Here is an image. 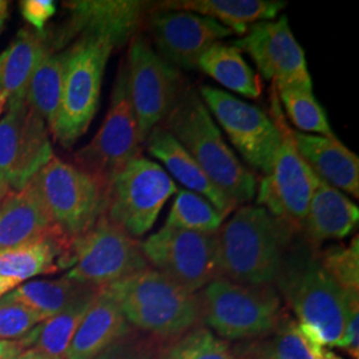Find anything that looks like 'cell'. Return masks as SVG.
Segmentation results:
<instances>
[{
  "mask_svg": "<svg viewBox=\"0 0 359 359\" xmlns=\"http://www.w3.org/2000/svg\"><path fill=\"white\" fill-rule=\"evenodd\" d=\"M274 283L301 329L318 345L337 347L346 327L348 299L354 297H347L325 270L320 248L294 236Z\"/></svg>",
  "mask_w": 359,
  "mask_h": 359,
  "instance_id": "1",
  "label": "cell"
},
{
  "mask_svg": "<svg viewBox=\"0 0 359 359\" xmlns=\"http://www.w3.org/2000/svg\"><path fill=\"white\" fill-rule=\"evenodd\" d=\"M294 236L265 208H240L215 233L218 277L244 285H274Z\"/></svg>",
  "mask_w": 359,
  "mask_h": 359,
  "instance_id": "2",
  "label": "cell"
},
{
  "mask_svg": "<svg viewBox=\"0 0 359 359\" xmlns=\"http://www.w3.org/2000/svg\"><path fill=\"white\" fill-rule=\"evenodd\" d=\"M163 127L236 205L249 203L256 196L255 175L224 140L197 90L182 88Z\"/></svg>",
  "mask_w": 359,
  "mask_h": 359,
  "instance_id": "3",
  "label": "cell"
},
{
  "mask_svg": "<svg viewBox=\"0 0 359 359\" xmlns=\"http://www.w3.org/2000/svg\"><path fill=\"white\" fill-rule=\"evenodd\" d=\"M121 309L129 325L158 339H169L203 326L197 293L147 268L105 286Z\"/></svg>",
  "mask_w": 359,
  "mask_h": 359,
  "instance_id": "4",
  "label": "cell"
},
{
  "mask_svg": "<svg viewBox=\"0 0 359 359\" xmlns=\"http://www.w3.org/2000/svg\"><path fill=\"white\" fill-rule=\"evenodd\" d=\"M197 294L203 323L226 339L264 338L286 314L274 285H244L217 277Z\"/></svg>",
  "mask_w": 359,
  "mask_h": 359,
  "instance_id": "5",
  "label": "cell"
},
{
  "mask_svg": "<svg viewBox=\"0 0 359 359\" xmlns=\"http://www.w3.org/2000/svg\"><path fill=\"white\" fill-rule=\"evenodd\" d=\"M114 48L108 40L83 35L67 50L60 105L51 130L65 148L87 132L97 112L105 65Z\"/></svg>",
  "mask_w": 359,
  "mask_h": 359,
  "instance_id": "6",
  "label": "cell"
},
{
  "mask_svg": "<svg viewBox=\"0 0 359 359\" xmlns=\"http://www.w3.org/2000/svg\"><path fill=\"white\" fill-rule=\"evenodd\" d=\"M270 117L281 133V142L269 172L261 180L257 204L299 234L320 177L298 154L274 87Z\"/></svg>",
  "mask_w": 359,
  "mask_h": 359,
  "instance_id": "7",
  "label": "cell"
},
{
  "mask_svg": "<svg viewBox=\"0 0 359 359\" xmlns=\"http://www.w3.org/2000/svg\"><path fill=\"white\" fill-rule=\"evenodd\" d=\"M56 228L75 240L96 224L107 208V192L81 169L57 157L28 182Z\"/></svg>",
  "mask_w": 359,
  "mask_h": 359,
  "instance_id": "8",
  "label": "cell"
},
{
  "mask_svg": "<svg viewBox=\"0 0 359 359\" xmlns=\"http://www.w3.org/2000/svg\"><path fill=\"white\" fill-rule=\"evenodd\" d=\"M65 268L67 278L93 287L127 278L149 268L142 244L104 213L83 236L72 240Z\"/></svg>",
  "mask_w": 359,
  "mask_h": 359,
  "instance_id": "9",
  "label": "cell"
},
{
  "mask_svg": "<svg viewBox=\"0 0 359 359\" xmlns=\"http://www.w3.org/2000/svg\"><path fill=\"white\" fill-rule=\"evenodd\" d=\"M142 137L132 108L127 65H123L103 124L92 142L76 152L77 168L90 175L107 192L116 176L140 157Z\"/></svg>",
  "mask_w": 359,
  "mask_h": 359,
  "instance_id": "10",
  "label": "cell"
},
{
  "mask_svg": "<svg viewBox=\"0 0 359 359\" xmlns=\"http://www.w3.org/2000/svg\"><path fill=\"white\" fill-rule=\"evenodd\" d=\"M176 192V182L167 170L140 156L111 182L105 215L133 238L142 237L152 229L163 206Z\"/></svg>",
  "mask_w": 359,
  "mask_h": 359,
  "instance_id": "11",
  "label": "cell"
},
{
  "mask_svg": "<svg viewBox=\"0 0 359 359\" xmlns=\"http://www.w3.org/2000/svg\"><path fill=\"white\" fill-rule=\"evenodd\" d=\"M129 97L142 144L172 111L182 90L176 67L168 63L144 36L132 40L127 63Z\"/></svg>",
  "mask_w": 359,
  "mask_h": 359,
  "instance_id": "12",
  "label": "cell"
},
{
  "mask_svg": "<svg viewBox=\"0 0 359 359\" xmlns=\"http://www.w3.org/2000/svg\"><path fill=\"white\" fill-rule=\"evenodd\" d=\"M198 93L245 161L266 175L281 142V133L273 118L261 108L225 90L201 86Z\"/></svg>",
  "mask_w": 359,
  "mask_h": 359,
  "instance_id": "13",
  "label": "cell"
},
{
  "mask_svg": "<svg viewBox=\"0 0 359 359\" xmlns=\"http://www.w3.org/2000/svg\"><path fill=\"white\" fill-rule=\"evenodd\" d=\"M142 250L154 269L192 293L218 277L215 233L163 226L142 243Z\"/></svg>",
  "mask_w": 359,
  "mask_h": 359,
  "instance_id": "14",
  "label": "cell"
},
{
  "mask_svg": "<svg viewBox=\"0 0 359 359\" xmlns=\"http://www.w3.org/2000/svg\"><path fill=\"white\" fill-rule=\"evenodd\" d=\"M53 157L47 124L26 99L8 103L0 120V180L22 191Z\"/></svg>",
  "mask_w": 359,
  "mask_h": 359,
  "instance_id": "15",
  "label": "cell"
},
{
  "mask_svg": "<svg viewBox=\"0 0 359 359\" xmlns=\"http://www.w3.org/2000/svg\"><path fill=\"white\" fill-rule=\"evenodd\" d=\"M233 46L252 57L259 74L271 81L276 90H313L305 52L295 40L286 16L257 23Z\"/></svg>",
  "mask_w": 359,
  "mask_h": 359,
  "instance_id": "16",
  "label": "cell"
},
{
  "mask_svg": "<svg viewBox=\"0 0 359 359\" xmlns=\"http://www.w3.org/2000/svg\"><path fill=\"white\" fill-rule=\"evenodd\" d=\"M147 27L157 53L179 68L194 69L201 55L233 32L216 20L189 11L163 10L152 6Z\"/></svg>",
  "mask_w": 359,
  "mask_h": 359,
  "instance_id": "17",
  "label": "cell"
},
{
  "mask_svg": "<svg viewBox=\"0 0 359 359\" xmlns=\"http://www.w3.org/2000/svg\"><path fill=\"white\" fill-rule=\"evenodd\" d=\"M69 19L55 38V50L74 36L90 35L108 40L114 47L128 41L142 25L154 3L140 0H75L65 1Z\"/></svg>",
  "mask_w": 359,
  "mask_h": 359,
  "instance_id": "18",
  "label": "cell"
},
{
  "mask_svg": "<svg viewBox=\"0 0 359 359\" xmlns=\"http://www.w3.org/2000/svg\"><path fill=\"white\" fill-rule=\"evenodd\" d=\"M132 332L115 297L100 287L74 335L65 359H99Z\"/></svg>",
  "mask_w": 359,
  "mask_h": 359,
  "instance_id": "19",
  "label": "cell"
},
{
  "mask_svg": "<svg viewBox=\"0 0 359 359\" xmlns=\"http://www.w3.org/2000/svg\"><path fill=\"white\" fill-rule=\"evenodd\" d=\"M298 154L325 182L359 197V160L337 137L308 135L292 129Z\"/></svg>",
  "mask_w": 359,
  "mask_h": 359,
  "instance_id": "20",
  "label": "cell"
},
{
  "mask_svg": "<svg viewBox=\"0 0 359 359\" xmlns=\"http://www.w3.org/2000/svg\"><path fill=\"white\" fill-rule=\"evenodd\" d=\"M145 144L149 154L160 160L188 191L203 196L225 217L236 209L237 205L218 189L188 151L163 126L152 129Z\"/></svg>",
  "mask_w": 359,
  "mask_h": 359,
  "instance_id": "21",
  "label": "cell"
},
{
  "mask_svg": "<svg viewBox=\"0 0 359 359\" xmlns=\"http://www.w3.org/2000/svg\"><path fill=\"white\" fill-rule=\"evenodd\" d=\"M358 221V206L341 191L320 179L299 236L309 244L320 248L323 241L347 237L357 228Z\"/></svg>",
  "mask_w": 359,
  "mask_h": 359,
  "instance_id": "22",
  "label": "cell"
},
{
  "mask_svg": "<svg viewBox=\"0 0 359 359\" xmlns=\"http://www.w3.org/2000/svg\"><path fill=\"white\" fill-rule=\"evenodd\" d=\"M62 231L55 226L29 184L8 193L0 204V250Z\"/></svg>",
  "mask_w": 359,
  "mask_h": 359,
  "instance_id": "23",
  "label": "cell"
},
{
  "mask_svg": "<svg viewBox=\"0 0 359 359\" xmlns=\"http://www.w3.org/2000/svg\"><path fill=\"white\" fill-rule=\"evenodd\" d=\"M55 51L53 39L44 32L20 29L0 55V92L6 103L26 99L28 84L40 62Z\"/></svg>",
  "mask_w": 359,
  "mask_h": 359,
  "instance_id": "24",
  "label": "cell"
},
{
  "mask_svg": "<svg viewBox=\"0 0 359 359\" xmlns=\"http://www.w3.org/2000/svg\"><path fill=\"white\" fill-rule=\"evenodd\" d=\"M285 6V1L278 0H168L154 7L198 13L216 20L233 34L245 35L257 23L273 20Z\"/></svg>",
  "mask_w": 359,
  "mask_h": 359,
  "instance_id": "25",
  "label": "cell"
},
{
  "mask_svg": "<svg viewBox=\"0 0 359 359\" xmlns=\"http://www.w3.org/2000/svg\"><path fill=\"white\" fill-rule=\"evenodd\" d=\"M72 240L63 231L35 241L0 250V276L25 283L39 274L65 268Z\"/></svg>",
  "mask_w": 359,
  "mask_h": 359,
  "instance_id": "26",
  "label": "cell"
},
{
  "mask_svg": "<svg viewBox=\"0 0 359 359\" xmlns=\"http://www.w3.org/2000/svg\"><path fill=\"white\" fill-rule=\"evenodd\" d=\"M99 290L100 287H90L74 299L65 310L39 323L19 341L23 348H36L51 357L65 359L69 344Z\"/></svg>",
  "mask_w": 359,
  "mask_h": 359,
  "instance_id": "27",
  "label": "cell"
},
{
  "mask_svg": "<svg viewBox=\"0 0 359 359\" xmlns=\"http://www.w3.org/2000/svg\"><path fill=\"white\" fill-rule=\"evenodd\" d=\"M208 76L215 79L225 88L237 92L249 99L261 95V83L256 72L245 62L241 51L233 44L217 41L206 50L197 62Z\"/></svg>",
  "mask_w": 359,
  "mask_h": 359,
  "instance_id": "28",
  "label": "cell"
},
{
  "mask_svg": "<svg viewBox=\"0 0 359 359\" xmlns=\"http://www.w3.org/2000/svg\"><path fill=\"white\" fill-rule=\"evenodd\" d=\"M90 287L93 286L76 283L67 277L53 281H31L19 285L1 297L0 304H19L46 321L65 310Z\"/></svg>",
  "mask_w": 359,
  "mask_h": 359,
  "instance_id": "29",
  "label": "cell"
},
{
  "mask_svg": "<svg viewBox=\"0 0 359 359\" xmlns=\"http://www.w3.org/2000/svg\"><path fill=\"white\" fill-rule=\"evenodd\" d=\"M67 50L50 52L38 65L28 84L26 100L52 130L60 105Z\"/></svg>",
  "mask_w": 359,
  "mask_h": 359,
  "instance_id": "30",
  "label": "cell"
},
{
  "mask_svg": "<svg viewBox=\"0 0 359 359\" xmlns=\"http://www.w3.org/2000/svg\"><path fill=\"white\" fill-rule=\"evenodd\" d=\"M154 359H240L234 347L216 337L210 329L193 327L187 333L163 339Z\"/></svg>",
  "mask_w": 359,
  "mask_h": 359,
  "instance_id": "31",
  "label": "cell"
},
{
  "mask_svg": "<svg viewBox=\"0 0 359 359\" xmlns=\"http://www.w3.org/2000/svg\"><path fill=\"white\" fill-rule=\"evenodd\" d=\"M224 219L225 216L203 196L182 189L173 201L164 226L213 234Z\"/></svg>",
  "mask_w": 359,
  "mask_h": 359,
  "instance_id": "32",
  "label": "cell"
},
{
  "mask_svg": "<svg viewBox=\"0 0 359 359\" xmlns=\"http://www.w3.org/2000/svg\"><path fill=\"white\" fill-rule=\"evenodd\" d=\"M277 90L286 115L298 132L320 133L325 137H335L321 104L313 95V90L302 88H281Z\"/></svg>",
  "mask_w": 359,
  "mask_h": 359,
  "instance_id": "33",
  "label": "cell"
},
{
  "mask_svg": "<svg viewBox=\"0 0 359 359\" xmlns=\"http://www.w3.org/2000/svg\"><path fill=\"white\" fill-rule=\"evenodd\" d=\"M325 270L347 297L359 298V241L355 236L348 245H334L320 250Z\"/></svg>",
  "mask_w": 359,
  "mask_h": 359,
  "instance_id": "34",
  "label": "cell"
},
{
  "mask_svg": "<svg viewBox=\"0 0 359 359\" xmlns=\"http://www.w3.org/2000/svg\"><path fill=\"white\" fill-rule=\"evenodd\" d=\"M268 344L276 359H318L323 347L311 339L287 314L271 332Z\"/></svg>",
  "mask_w": 359,
  "mask_h": 359,
  "instance_id": "35",
  "label": "cell"
},
{
  "mask_svg": "<svg viewBox=\"0 0 359 359\" xmlns=\"http://www.w3.org/2000/svg\"><path fill=\"white\" fill-rule=\"evenodd\" d=\"M41 322L40 316L19 304H0V341H20Z\"/></svg>",
  "mask_w": 359,
  "mask_h": 359,
  "instance_id": "36",
  "label": "cell"
},
{
  "mask_svg": "<svg viewBox=\"0 0 359 359\" xmlns=\"http://www.w3.org/2000/svg\"><path fill=\"white\" fill-rule=\"evenodd\" d=\"M161 341L163 339L152 335H149V338H142L130 332L99 359H154Z\"/></svg>",
  "mask_w": 359,
  "mask_h": 359,
  "instance_id": "37",
  "label": "cell"
},
{
  "mask_svg": "<svg viewBox=\"0 0 359 359\" xmlns=\"http://www.w3.org/2000/svg\"><path fill=\"white\" fill-rule=\"evenodd\" d=\"M337 347L345 350L351 358L359 359V298L348 299L346 327Z\"/></svg>",
  "mask_w": 359,
  "mask_h": 359,
  "instance_id": "38",
  "label": "cell"
},
{
  "mask_svg": "<svg viewBox=\"0 0 359 359\" xmlns=\"http://www.w3.org/2000/svg\"><path fill=\"white\" fill-rule=\"evenodd\" d=\"M22 15L38 32H43L46 23L56 13V4L52 0H25L20 3Z\"/></svg>",
  "mask_w": 359,
  "mask_h": 359,
  "instance_id": "39",
  "label": "cell"
},
{
  "mask_svg": "<svg viewBox=\"0 0 359 359\" xmlns=\"http://www.w3.org/2000/svg\"><path fill=\"white\" fill-rule=\"evenodd\" d=\"M234 351L240 359H276L271 354L268 339H253L249 344L234 347Z\"/></svg>",
  "mask_w": 359,
  "mask_h": 359,
  "instance_id": "40",
  "label": "cell"
},
{
  "mask_svg": "<svg viewBox=\"0 0 359 359\" xmlns=\"http://www.w3.org/2000/svg\"><path fill=\"white\" fill-rule=\"evenodd\" d=\"M25 348L19 341H0V359H4L11 354H19Z\"/></svg>",
  "mask_w": 359,
  "mask_h": 359,
  "instance_id": "41",
  "label": "cell"
},
{
  "mask_svg": "<svg viewBox=\"0 0 359 359\" xmlns=\"http://www.w3.org/2000/svg\"><path fill=\"white\" fill-rule=\"evenodd\" d=\"M22 283L15 278H8L4 276H0V298L4 297L7 293H10L15 287H18Z\"/></svg>",
  "mask_w": 359,
  "mask_h": 359,
  "instance_id": "42",
  "label": "cell"
},
{
  "mask_svg": "<svg viewBox=\"0 0 359 359\" xmlns=\"http://www.w3.org/2000/svg\"><path fill=\"white\" fill-rule=\"evenodd\" d=\"M16 359H60L51 357L43 351H39L36 348H25Z\"/></svg>",
  "mask_w": 359,
  "mask_h": 359,
  "instance_id": "43",
  "label": "cell"
},
{
  "mask_svg": "<svg viewBox=\"0 0 359 359\" xmlns=\"http://www.w3.org/2000/svg\"><path fill=\"white\" fill-rule=\"evenodd\" d=\"M8 18V1L0 0V32L4 28V23Z\"/></svg>",
  "mask_w": 359,
  "mask_h": 359,
  "instance_id": "44",
  "label": "cell"
},
{
  "mask_svg": "<svg viewBox=\"0 0 359 359\" xmlns=\"http://www.w3.org/2000/svg\"><path fill=\"white\" fill-rule=\"evenodd\" d=\"M318 359H344L341 358L339 355H337L334 351L326 348V347H322L321 355Z\"/></svg>",
  "mask_w": 359,
  "mask_h": 359,
  "instance_id": "45",
  "label": "cell"
},
{
  "mask_svg": "<svg viewBox=\"0 0 359 359\" xmlns=\"http://www.w3.org/2000/svg\"><path fill=\"white\" fill-rule=\"evenodd\" d=\"M10 192H11V189L8 188V185H7L4 181L0 180V204H1V201L4 200V197Z\"/></svg>",
  "mask_w": 359,
  "mask_h": 359,
  "instance_id": "46",
  "label": "cell"
},
{
  "mask_svg": "<svg viewBox=\"0 0 359 359\" xmlns=\"http://www.w3.org/2000/svg\"><path fill=\"white\" fill-rule=\"evenodd\" d=\"M4 104H6V99L3 97V95H1V92H0V115H1V112H3Z\"/></svg>",
  "mask_w": 359,
  "mask_h": 359,
  "instance_id": "47",
  "label": "cell"
},
{
  "mask_svg": "<svg viewBox=\"0 0 359 359\" xmlns=\"http://www.w3.org/2000/svg\"><path fill=\"white\" fill-rule=\"evenodd\" d=\"M19 354H20V353H19ZM19 354H11V355H8V357H6L4 359H16V357H18Z\"/></svg>",
  "mask_w": 359,
  "mask_h": 359,
  "instance_id": "48",
  "label": "cell"
}]
</instances>
